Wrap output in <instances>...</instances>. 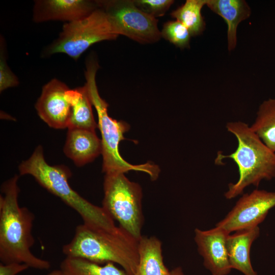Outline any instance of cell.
Segmentation results:
<instances>
[{
  "instance_id": "cell-1",
  "label": "cell",
  "mask_w": 275,
  "mask_h": 275,
  "mask_svg": "<svg viewBox=\"0 0 275 275\" xmlns=\"http://www.w3.org/2000/svg\"><path fill=\"white\" fill-rule=\"evenodd\" d=\"M18 177L3 183L0 196V260L1 263H24L29 267L47 270V260L36 256L31 249L35 243L32 234L34 214L18 203Z\"/></svg>"
},
{
  "instance_id": "cell-2",
  "label": "cell",
  "mask_w": 275,
  "mask_h": 275,
  "mask_svg": "<svg viewBox=\"0 0 275 275\" xmlns=\"http://www.w3.org/2000/svg\"><path fill=\"white\" fill-rule=\"evenodd\" d=\"M138 241L120 227L106 229L82 224L76 227L73 237L63 245L62 252L66 257L100 264L113 262L128 275H134L139 260Z\"/></svg>"
},
{
  "instance_id": "cell-3",
  "label": "cell",
  "mask_w": 275,
  "mask_h": 275,
  "mask_svg": "<svg viewBox=\"0 0 275 275\" xmlns=\"http://www.w3.org/2000/svg\"><path fill=\"white\" fill-rule=\"evenodd\" d=\"M226 126L236 138L237 147L229 155L218 152L215 163L221 164L224 159L229 158L238 167L239 178L236 183L229 184L224 194L227 199L230 200L241 195L249 186L257 187L261 181L275 178V152L268 148L245 123L230 122Z\"/></svg>"
},
{
  "instance_id": "cell-4",
  "label": "cell",
  "mask_w": 275,
  "mask_h": 275,
  "mask_svg": "<svg viewBox=\"0 0 275 275\" xmlns=\"http://www.w3.org/2000/svg\"><path fill=\"white\" fill-rule=\"evenodd\" d=\"M18 169L21 175H31L43 187L76 211L85 225L106 229L116 227L114 220L102 207L90 203L72 188L68 182L71 172L67 167L51 166L46 161L41 145L29 159L21 162Z\"/></svg>"
},
{
  "instance_id": "cell-5",
  "label": "cell",
  "mask_w": 275,
  "mask_h": 275,
  "mask_svg": "<svg viewBox=\"0 0 275 275\" xmlns=\"http://www.w3.org/2000/svg\"><path fill=\"white\" fill-rule=\"evenodd\" d=\"M99 66L95 60H87L85 76L86 87L92 105L98 116V127L101 134L103 156L102 171L105 174L125 173L129 171H138L148 174L151 179L156 180L159 169L150 163L132 165L126 161L120 154L119 145L124 140V134L129 129V125L124 121H117L108 114V104L100 96L96 81V75Z\"/></svg>"
},
{
  "instance_id": "cell-6",
  "label": "cell",
  "mask_w": 275,
  "mask_h": 275,
  "mask_svg": "<svg viewBox=\"0 0 275 275\" xmlns=\"http://www.w3.org/2000/svg\"><path fill=\"white\" fill-rule=\"evenodd\" d=\"M102 207L119 227L139 240L144 223L140 185L123 173L105 174Z\"/></svg>"
},
{
  "instance_id": "cell-7",
  "label": "cell",
  "mask_w": 275,
  "mask_h": 275,
  "mask_svg": "<svg viewBox=\"0 0 275 275\" xmlns=\"http://www.w3.org/2000/svg\"><path fill=\"white\" fill-rule=\"evenodd\" d=\"M118 37L107 14L98 7L86 17L65 23L59 37L44 49L43 56L63 53L76 61L93 44Z\"/></svg>"
},
{
  "instance_id": "cell-8",
  "label": "cell",
  "mask_w": 275,
  "mask_h": 275,
  "mask_svg": "<svg viewBox=\"0 0 275 275\" xmlns=\"http://www.w3.org/2000/svg\"><path fill=\"white\" fill-rule=\"evenodd\" d=\"M107 14L115 33L141 44L153 43L161 37L158 20L131 0L97 1Z\"/></svg>"
},
{
  "instance_id": "cell-9",
  "label": "cell",
  "mask_w": 275,
  "mask_h": 275,
  "mask_svg": "<svg viewBox=\"0 0 275 275\" xmlns=\"http://www.w3.org/2000/svg\"><path fill=\"white\" fill-rule=\"evenodd\" d=\"M275 206V192L255 189L243 194L224 219L215 226L229 233L258 226Z\"/></svg>"
},
{
  "instance_id": "cell-10",
  "label": "cell",
  "mask_w": 275,
  "mask_h": 275,
  "mask_svg": "<svg viewBox=\"0 0 275 275\" xmlns=\"http://www.w3.org/2000/svg\"><path fill=\"white\" fill-rule=\"evenodd\" d=\"M69 89L57 78L51 79L42 87L35 106L40 118L52 128H68L71 108L65 93Z\"/></svg>"
},
{
  "instance_id": "cell-11",
  "label": "cell",
  "mask_w": 275,
  "mask_h": 275,
  "mask_svg": "<svg viewBox=\"0 0 275 275\" xmlns=\"http://www.w3.org/2000/svg\"><path fill=\"white\" fill-rule=\"evenodd\" d=\"M229 233L215 226L208 230H195V241L204 266L212 275H227L231 267L227 249Z\"/></svg>"
},
{
  "instance_id": "cell-12",
  "label": "cell",
  "mask_w": 275,
  "mask_h": 275,
  "mask_svg": "<svg viewBox=\"0 0 275 275\" xmlns=\"http://www.w3.org/2000/svg\"><path fill=\"white\" fill-rule=\"evenodd\" d=\"M98 8L97 1L37 0L34 2L33 20L37 23L52 20L75 21Z\"/></svg>"
},
{
  "instance_id": "cell-13",
  "label": "cell",
  "mask_w": 275,
  "mask_h": 275,
  "mask_svg": "<svg viewBox=\"0 0 275 275\" xmlns=\"http://www.w3.org/2000/svg\"><path fill=\"white\" fill-rule=\"evenodd\" d=\"M63 151L76 166L80 167L92 161L101 154V141L95 131L70 128Z\"/></svg>"
},
{
  "instance_id": "cell-14",
  "label": "cell",
  "mask_w": 275,
  "mask_h": 275,
  "mask_svg": "<svg viewBox=\"0 0 275 275\" xmlns=\"http://www.w3.org/2000/svg\"><path fill=\"white\" fill-rule=\"evenodd\" d=\"M260 234L258 226L235 231L227 239V249L232 269L244 275H257L251 262L250 249Z\"/></svg>"
},
{
  "instance_id": "cell-15",
  "label": "cell",
  "mask_w": 275,
  "mask_h": 275,
  "mask_svg": "<svg viewBox=\"0 0 275 275\" xmlns=\"http://www.w3.org/2000/svg\"><path fill=\"white\" fill-rule=\"evenodd\" d=\"M206 5L226 21L228 48L229 51L233 50L236 46L238 25L251 14L249 6L242 0H207Z\"/></svg>"
},
{
  "instance_id": "cell-16",
  "label": "cell",
  "mask_w": 275,
  "mask_h": 275,
  "mask_svg": "<svg viewBox=\"0 0 275 275\" xmlns=\"http://www.w3.org/2000/svg\"><path fill=\"white\" fill-rule=\"evenodd\" d=\"M65 96L71 108L67 128L95 131L98 124L94 119L93 105L85 85L73 89H69L66 92Z\"/></svg>"
},
{
  "instance_id": "cell-17",
  "label": "cell",
  "mask_w": 275,
  "mask_h": 275,
  "mask_svg": "<svg viewBox=\"0 0 275 275\" xmlns=\"http://www.w3.org/2000/svg\"><path fill=\"white\" fill-rule=\"evenodd\" d=\"M138 252L134 275H170L163 262L161 242L157 238L142 236L138 241Z\"/></svg>"
},
{
  "instance_id": "cell-18",
  "label": "cell",
  "mask_w": 275,
  "mask_h": 275,
  "mask_svg": "<svg viewBox=\"0 0 275 275\" xmlns=\"http://www.w3.org/2000/svg\"><path fill=\"white\" fill-rule=\"evenodd\" d=\"M114 264L103 265L85 259L66 257L61 264L60 270L65 275H128Z\"/></svg>"
},
{
  "instance_id": "cell-19",
  "label": "cell",
  "mask_w": 275,
  "mask_h": 275,
  "mask_svg": "<svg viewBox=\"0 0 275 275\" xmlns=\"http://www.w3.org/2000/svg\"><path fill=\"white\" fill-rule=\"evenodd\" d=\"M250 127L262 142L275 152V98L261 103Z\"/></svg>"
},
{
  "instance_id": "cell-20",
  "label": "cell",
  "mask_w": 275,
  "mask_h": 275,
  "mask_svg": "<svg viewBox=\"0 0 275 275\" xmlns=\"http://www.w3.org/2000/svg\"><path fill=\"white\" fill-rule=\"evenodd\" d=\"M206 2L207 0H187L171 15L188 30L191 36L199 35L205 27L201 10Z\"/></svg>"
},
{
  "instance_id": "cell-21",
  "label": "cell",
  "mask_w": 275,
  "mask_h": 275,
  "mask_svg": "<svg viewBox=\"0 0 275 275\" xmlns=\"http://www.w3.org/2000/svg\"><path fill=\"white\" fill-rule=\"evenodd\" d=\"M161 35L162 37L178 47L184 48L189 46L191 35L188 30L178 20L166 22Z\"/></svg>"
},
{
  "instance_id": "cell-22",
  "label": "cell",
  "mask_w": 275,
  "mask_h": 275,
  "mask_svg": "<svg viewBox=\"0 0 275 275\" xmlns=\"http://www.w3.org/2000/svg\"><path fill=\"white\" fill-rule=\"evenodd\" d=\"M4 38H1L0 51V91L19 84L17 76L11 71L8 66L7 60L6 48Z\"/></svg>"
},
{
  "instance_id": "cell-23",
  "label": "cell",
  "mask_w": 275,
  "mask_h": 275,
  "mask_svg": "<svg viewBox=\"0 0 275 275\" xmlns=\"http://www.w3.org/2000/svg\"><path fill=\"white\" fill-rule=\"evenodd\" d=\"M134 2L138 7L155 18L163 16L174 2L172 0H135Z\"/></svg>"
},
{
  "instance_id": "cell-24",
  "label": "cell",
  "mask_w": 275,
  "mask_h": 275,
  "mask_svg": "<svg viewBox=\"0 0 275 275\" xmlns=\"http://www.w3.org/2000/svg\"><path fill=\"white\" fill-rule=\"evenodd\" d=\"M29 268L24 263H10L0 264V275H17Z\"/></svg>"
},
{
  "instance_id": "cell-25",
  "label": "cell",
  "mask_w": 275,
  "mask_h": 275,
  "mask_svg": "<svg viewBox=\"0 0 275 275\" xmlns=\"http://www.w3.org/2000/svg\"><path fill=\"white\" fill-rule=\"evenodd\" d=\"M170 275H184V273L182 268L178 267L170 271Z\"/></svg>"
},
{
  "instance_id": "cell-26",
  "label": "cell",
  "mask_w": 275,
  "mask_h": 275,
  "mask_svg": "<svg viewBox=\"0 0 275 275\" xmlns=\"http://www.w3.org/2000/svg\"><path fill=\"white\" fill-rule=\"evenodd\" d=\"M47 275H65L64 273L60 270H53Z\"/></svg>"
}]
</instances>
